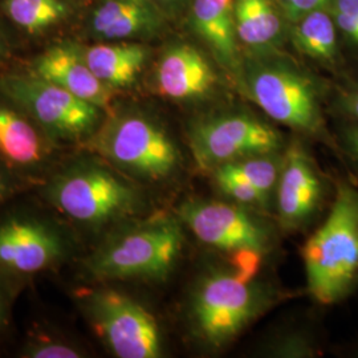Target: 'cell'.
<instances>
[{"mask_svg": "<svg viewBox=\"0 0 358 358\" xmlns=\"http://www.w3.org/2000/svg\"><path fill=\"white\" fill-rule=\"evenodd\" d=\"M307 289L322 307L346 300L358 288V186L334 180L331 206L301 248Z\"/></svg>", "mask_w": 358, "mask_h": 358, "instance_id": "1", "label": "cell"}, {"mask_svg": "<svg viewBox=\"0 0 358 358\" xmlns=\"http://www.w3.org/2000/svg\"><path fill=\"white\" fill-rule=\"evenodd\" d=\"M185 245L177 219L155 217L120 232L85 263L97 280H159L176 267Z\"/></svg>", "mask_w": 358, "mask_h": 358, "instance_id": "2", "label": "cell"}, {"mask_svg": "<svg viewBox=\"0 0 358 358\" xmlns=\"http://www.w3.org/2000/svg\"><path fill=\"white\" fill-rule=\"evenodd\" d=\"M88 148L115 166L150 180L169 178L180 162L166 130L137 110L110 115L88 138Z\"/></svg>", "mask_w": 358, "mask_h": 358, "instance_id": "3", "label": "cell"}, {"mask_svg": "<svg viewBox=\"0 0 358 358\" xmlns=\"http://www.w3.org/2000/svg\"><path fill=\"white\" fill-rule=\"evenodd\" d=\"M45 196L60 213L87 226H101L134 214L141 206L136 187L94 161H80L53 178Z\"/></svg>", "mask_w": 358, "mask_h": 358, "instance_id": "4", "label": "cell"}, {"mask_svg": "<svg viewBox=\"0 0 358 358\" xmlns=\"http://www.w3.org/2000/svg\"><path fill=\"white\" fill-rule=\"evenodd\" d=\"M269 300L262 287L239 271L215 272L199 282L192 294V329L206 345H227L267 310Z\"/></svg>", "mask_w": 358, "mask_h": 358, "instance_id": "5", "label": "cell"}, {"mask_svg": "<svg viewBox=\"0 0 358 358\" xmlns=\"http://www.w3.org/2000/svg\"><path fill=\"white\" fill-rule=\"evenodd\" d=\"M0 94L51 138L68 141L90 138L101 125V108L34 73L1 77Z\"/></svg>", "mask_w": 358, "mask_h": 358, "instance_id": "6", "label": "cell"}, {"mask_svg": "<svg viewBox=\"0 0 358 358\" xmlns=\"http://www.w3.org/2000/svg\"><path fill=\"white\" fill-rule=\"evenodd\" d=\"M77 299L96 333L117 357L157 358L162 355L157 320L128 294L99 288L81 291Z\"/></svg>", "mask_w": 358, "mask_h": 358, "instance_id": "7", "label": "cell"}, {"mask_svg": "<svg viewBox=\"0 0 358 358\" xmlns=\"http://www.w3.org/2000/svg\"><path fill=\"white\" fill-rule=\"evenodd\" d=\"M179 217L202 243L235 254L238 271L254 276L259 259L271 241L263 223L238 206L203 199L183 203Z\"/></svg>", "mask_w": 358, "mask_h": 358, "instance_id": "8", "label": "cell"}, {"mask_svg": "<svg viewBox=\"0 0 358 358\" xmlns=\"http://www.w3.org/2000/svg\"><path fill=\"white\" fill-rule=\"evenodd\" d=\"M247 90L272 120L310 136H324L319 96L306 75L284 64L255 66L247 77Z\"/></svg>", "mask_w": 358, "mask_h": 358, "instance_id": "9", "label": "cell"}, {"mask_svg": "<svg viewBox=\"0 0 358 358\" xmlns=\"http://www.w3.org/2000/svg\"><path fill=\"white\" fill-rule=\"evenodd\" d=\"M282 145L279 131L245 113L207 118L194 127L190 136L196 162L208 170L254 155L276 153Z\"/></svg>", "mask_w": 358, "mask_h": 358, "instance_id": "10", "label": "cell"}, {"mask_svg": "<svg viewBox=\"0 0 358 358\" xmlns=\"http://www.w3.org/2000/svg\"><path fill=\"white\" fill-rule=\"evenodd\" d=\"M276 194L279 220L285 230L306 226L325 205L327 182L301 145H292L284 157Z\"/></svg>", "mask_w": 358, "mask_h": 358, "instance_id": "11", "label": "cell"}, {"mask_svg": "<svg viewBox=\"0 0 358 358\" xmlns=\"http://www.w3.org/2000/svg\"><path fill=\"white\" fill-rule=\"evenodd\" d=\"M65 252L62 235L31 217H13L0 224V271L34 275L56 264Z\"/></svg>", "mask_w": 358, "mask_h": 358, "instance_id": "12", "label": "cell"}, {"mask_svg": "<svg viewBox=\"0 0 358 358\" xmlns=\"http://www.w3.org/2000/svg\"><path fill=\"white\" fill-rule=\"evenodd\" d=\"M153 0H94L84 17V34L96 41L153 38L164 27Z\"/></svg>", "mask_w": 358, "mask_h": 358, "instance_id": "13", "label": "cell"}, {"mask_svg": "<svg viewBox=\"0 0 358 358\" xmlns=\"http://www.w3.org/2000/svg\"><path fill=\"white\" fill-rule=\"evenodd\" d=\"M34 75L75 94L78 99L108 109L115 90L90 71L77 48L76 41L64 40L47 48L32 63Z\"/></svg>", "mask_w": 358, "mask_h": 358, "instance_id": "14", "label": "cell"}, {"mask_svg": "<svg viewBox=\"0 0 358 358\" xmlns=\"http://www.w3.org/2000/svg\"><path fill=\"white\" fill-rule=\"evenodd\" d=\"M215 83L217 76L207 59L189 44L169 47L155 68L159 93L177 101L203 99L214 90Z\"/></svg>", "mask_w": 358, "mask_h": 358, "instance_id": "15", "label": "cell"}, {"mask_svg": "<svg viewBox=\"0 0 358 358\" xmlns=\"http://www.w3.org/2000/svg\"><path fill=\"white\" fill-rule=\"evenodd\" d=\"M90 71L112 90L133 85L149 57V48L133 41H97L92 45L77 43Z\"/></svg>", "mask_w": 358, "mask_h": 358, "instance_id": "16", "label": "cell"}, {"mask_svg": "<svg viewBox=\"0 0 358 358\" xmlns=\"http://www.w3.org/2000/svg\"><path fill=\"white\" fill-rule=\"evenodd\" d=\"M234 7L235 0H194L192 24L219 63L239 76L241 62Z\"/></svg>", "mask_w": 358, "mask_h": 358, "instance_id": "17", "label": "cell"}, {"mask_svg": "<svg viewBox=\"0 0 358 358\" xmlns=\"http://www.w3.org/2000/svg\"><path fill=\"white\" fill-rule=\"evenodd\" d=\"M47 136L17 108L0 103V155L16 166L38 165L48 155Z\"/></svg>", "mask_w": 358, "mask_h": 358, "instance_id": "18", "label": "cell"}, {"mask_svg": "<svg viewBox=\"0 0 358 358\" xmlns=\"http://www.w3.org/2000/svg\"><path fill=\"white\" fill-rule=\"evenodd\" d=\"M0 10L19 31L41 36L63 26L75 13V0H1Z\"/></svg>", "mask_w": 358, "mask_h": 358, "instance_id": "19", "label": "cell"}, {"mask_svg": "<svg viewBox=\"0 0 358 358\" xmlns=\"http://www.w3.org/2000/svg\"><path fill=\"white\" fill-rule=\"evenodd\" d=\"M238 40L254 50H266L282 35V20L273 0H235Z\"/></svg>", "mask_w": 358, "mask_h": 358, "instance_id": "20", "label": "cell"}, {"mask_svg": "<svg viewBox=\"0 0 358 358\" xmlns=\"http://www.w3.org/2000/svg\"><path fill=\"white\" fill-rule=\"evenodd\" d=\"M294 23L296 47L309 57L332 62L337 53V36L332 17L324 13L322 8H317Z\"/></svg>", "mask_w": 358, "mask_h": 358, "instance_id": "21", "label": "cell"}, {"mask_svg": "<svg viewBox=\"0 0 358 358\" xmlns=\"http://www.w3.org/2000/svg\"><path fill=\"white\" fill-rule=\"evenodd\" d=\"M282 162L284 158L278 157L276 153L262 154L217 167L215 170L247 180L266 198H269L278 186Z\"/></svg>", "mask_w": 358, "mask_h": 358, "instance_id": "22", "label": "cell"}, {"mask_svg": "<svg viewBox=\"0 0 358 358\" xmlns=\"http://www.w3.org/2000/svg\"><path fill=\"white\" fill-rule=\"evenodd\" d=\"M214 177L220 190L239 203L266 205L268 202V198H266L256 189L255 186H252L244 179L217 171V170L214 171Z\"/></svg>", "mask_w": 358, "mask_h": 358, "instance_id": "23", "label": "cell"}, {"mask_svg": "<svg viewBox=\"0 0 358 358\" xmlns=\"http://www.w3.org/2000/svg\"><path fill=\"white\" fill-rule=\"evenodd\" d=\"M27 357L32 358H76L81 357L80 352L73 346L64 343L41 337L31 343L26 350Z\"/></svg>", "mask_w": 358, "mask_h": 358, "instance_id": "24", "label": "cell"}, {"mask_svg": "<svg viewBox=\"0 0 358 358\" xmlns=\"http://www.w3.org/2000/svg\"><path fill=\"white\" fill-rule=\"evenodd\" d=\"M334 19L337 26L358 43V0H334Z\"/></svg>", "mask_w": 358, "mask_h": 358, "instance_id": "25", "label": "cell"}, {"mask_svg": "<svg viewBox=\"0 0 358 358\" xmlns=\"http://www.w3.org/2000/svg\"><path fill=\"white\" fill-rule=\"evenodd\" d=\"M340 153L345 157L346 161L358 177V122L349 121L341 128L338 136Z\"/></svg>", "mask_w": 358, "mask_h": 358, "instance_id": "26", "label": "cell"}, {"mask_svg": "<svg viewBox=\"0 0 358 358\" xmlns=\"http://www.w3.org/2000/svg\"><path fill=\"white\" fill-rule=\"evenodd\" d=\"M282 13L292 22H297L308 13L322 8L328 0H278Z\"/></svg>", "mask_w": 358, "mask_h": 358, "instance_id": "27", "label": "cell"}, {"mask_svg": "<svg viewBox=\"0 0 358 358\" xmlns=\"http://www.w3.org/2000/svg\"><path fill=\"white\" fill-rule=\"evenodd\" d=\"M338 105L340 110L349 118V121L358 122V81L340 96Z\"/></svg>", "mask_w": 358, "mask_h": 358, "instance_id": "28", "label": "cell"}, {"mask_svg": "<svg viewBox=\"0 0 358 358\" xmlns=\"http://www.w3.org/2000/svg\"><path fill=\"white\" fill-rule=\"evenodd\" d=\"M8 55V41L4 36V34L0 31V63L7 57Z\"/></svg>", "mask_w": 358, "mask_h": 358, "instance_id": "29", "label": "cell"}, {"mask_svg": "<svg viewBox=\"0 0 358 358\" xmlns=\"http://www.w3.org/2000/svg\"><path fill=\"white\" fill-rule=\"evenodd\" d=\"M4 321H6V312H4V306H3V301L0 297V325L4 324Z\"/></svg>", "mask_w": 358, "mask_h": 358, "instance_id": "30", "label": "cell"}, {"mask_svg": "<svg viewBox=\"0 0 358 358\" xmlns=\"http://www.w3.org/2000/svg\"><path fill=\"white\" fill-rule=\"evenodd\" d=\"M6 195V183H4V180L0 178V199L3 198Z\"/></svg>", "mask_w": 358, "mask_h": 358, "instance_id": "31", "label": "cell"}, {"mask_svg": "<svg viewBox=\"0 0 358 358\" xmlns=\"http://www.w3.org/2000/svg\"><path fill=\"white\" fill-rule=\"evenodd\" d=\"M349 353H352V356H356V357H358V343H356L355 345L352 346V348L349 349Z\"/></svg>", "mask_w": 358, "mask_h": 358, "instance_id": "32", "label": "cell"}, {"mask_svg": "<svg viewBox=\"0 0 358 358\" xmlns=\"http://www.w3.org/2000/svg\"><path fill=\"white\" fill-rule=\"evenodd\" d=\"M153 1H155V3H157V0H153ZM161 1H171V0H161Z\"/></svg>", "mask_w": 358, "mask_h": 358, "instance_id": "33", "label": "cell"}]
</instances>
